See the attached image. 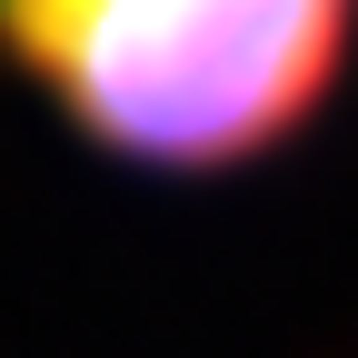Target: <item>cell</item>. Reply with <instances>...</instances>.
Returning <instances> with one entry per match:
<instances>
[{
    "instance_id": "obj_1",
    "label": "cell",
    "mask_w": 358,
    "mask_h": 358,
    "mask_svg": "<svg viewBox=\"0 0 358 358\" xmlns=\"http://www.w3.org/2000/svg\"><path fill=\"white\" fill-rule=\"evenodd\" d=\"M358 50V0H0V60L129 169L289 150Z\"/></svg>"
}]
</instances>
